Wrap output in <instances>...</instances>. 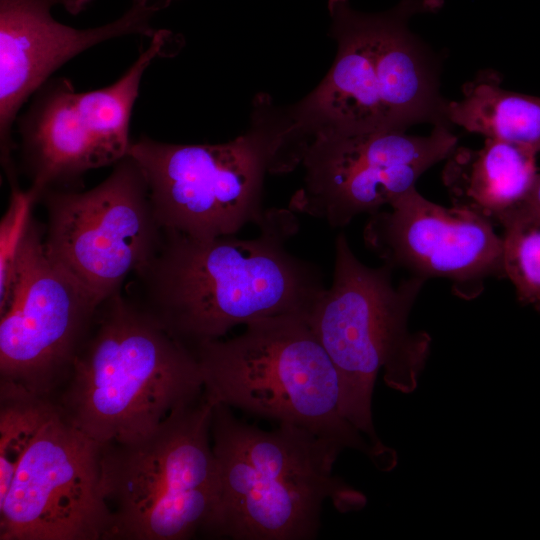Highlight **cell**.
Instances as JSON below:
<instances>
[{"mask_svg": "<svg viewBox=\"0 0 540 540\" xmlns=\"http://www.w3.org/2000/svg\"><path fill=\"white\" fill-rule=\"evenodd\" d=\"M386 264L369 267L344 233L335 239L333 280L306 320L330 356L340 379L341 410L394 467L396 453L378 438L372 396L381 370L385 383L402 393L418 385L431 351V336L412 332L408 321L426 280L414 275L394 283Z\"/></svg>", "mask_w": 540, "mask_h": 540, "instance_id": "obj_5", "label": "cell"}, {"mask_svg": "<svg viewBox=\"0 0 540 540\" xmlns=\"http://www.w3.org/2000/svg\"><path fill=\"white\" fill-rule=\"evenodd\" d=\"M58 408L56 400L0 383V499L42 426Z\"/></svg>", "mask_w": 540, "mask_h": 540, "instance_id": "obj_18", "label": "cell"}, {"mask_svg": "<svg viewBox=\"0 0 540 540\" xmlns=\"http://www.w3.org/2000/svg\"><path fill=\"white\" fill-rule=\"evenodd\" d=\"M172 33L158 29L149 46L114 83L76 91L66 77L48 79L16 120L23 173L37 201L47 189L78 190L90 170L128 155L133 107L150 64L168 51Z\"/></svg>", "mask_w": 540, "mask_h": 540, "instance_id": "obj_9", "label": "cell"}, {"mask_svg": "<svg viewBox=\"0 0 540 540\" xmlns=\"http://www.w3.org/2000/svg\"><path fill=\"white\" fill-rule=\"evenodd\" d=\"M39 201L47 212V253L100 302L120 292L160 247L163 228L130 155L92 189H47Z\"/></svg>", "mask_w": 540, "mask_h": 540, "instance_id": "obj_10", "label": "cell"}, {"mask_svg": "<svg viewBox=\"0 0 540 540\" xmlns=\"http://www.w3.org/2000/svg\"><path fill=\"white\" fill-rule=\"evenodd\" d=\"M500 76L484 70L463 86L459 101H447L449 124L486 138L509 142L540 152V97L508 91Z\"/></svg>", "mask_w": 540, "mask_h": 540, "instance_id": "obj_17", "label": "cell"}, {"mask_svg": "<svg viewBox=\"0 0 540 540\" xmlns=\"http://www.w3.org/2000/svg\"><path fill=\"white\" fill-rule=\"evenodd\" d=\"M36 202L28 189H10L9 204L0 221V311L11 294L21 243Z\"/></svg>", "mask_w": 540, "mask_h": 540, "instance_id": "obj_20", "label": "cell"}, {"mask_svg": "<svg viewBox=\"0 0 540 540\" xmlns=\"http://www.w3.org/2000/svg\"><path fill=\"white\" fill-rule=\"evenodd\" d=\"M457 143L444 124L434 125L427 136L403 130L317 133L302 159L303 183L289 209L332 228L345 227L356 216L381 210L415 187Z\"/></svg>", "mask_w": 540, "mask_h": 540, "instance_id": "obj_12", "label": "cell"}, {"mask_svg": "<svg viewBox=\"0 0 540 540\" xmlns=\"http://www.w3.org/2000/svg\"><path fill=\"white\" fill-rule=\"evenodd\" d=\"M92 0H0V4L36 5L52 8L63 6L69 13L76 15L83 11Z\"/></svg>", "mask_w": 540, "mask_h": 540, "instance_id": "obj_21", "label": "cell"}, {"mask_svg": "<svg viewBox=\"0 0 540 540\" xmlns=\"http://www.w3.org/2000/svg\"><path fill=\"white\" fill-rule=\"evenodd\" d=\"M44 236L32 216L0 311V383L52 398L102 302L47 253Z\"/></svg>", "mask_w": 540, "mask_h": 540, "instance_id": "obj_11", "label": "cell"}, {"mask_svg": "<svg viewBox=\"0 0 540 540\" xmlns=\"http://www.w3.org/2000/svg\"><path fill=\"white\" fill-rule=\"evenodd\" d=\"M292 210H266L250 239H197L163 229L160 247L135 275L143 302L190 350L240 324L279 315L307 317L326 289L320 269L286 249Z\"/></svg>", "mask_w": 540, "mask_h": 540, "instance_id": "obj_1", "label": "cell"}, {"mask_svg": "<svg viewBox=\"0 0 540 540\" xmlns=\"http://www.w3.org/2000/svg\"><path fill=\"white\" fill-rule=\"evenodd\" d=\"M503 270L517 300L540 312V221L516 209L503 217Z\"/></svg>", "mask_w": 540, "mask_h": 540, "instance_id": "obj_19", "label": "cell"}, {"mask_svg": "<svg viewBox=\"0 0 540 540\" xmlns=\"http://www.w3.org/2000/svg\"><path fill=\"white\" fill-rule=\"evenodd\" d=\"M536 158L530 150L486 138L479 149L457 146L446 159L442 181L453 206L498 225L526 200L539 173Z\"/></svg>", "mask_w": 540, "mask_h": 540, "instance_id": "obj_16", "label": "cell"}, {"mask_svg": "<svg viewBox=\"0 0 540 540\" xmlns=\"http://www.w3.org/2000/svg\"><path fill=\"white\" fill-rule=\"evenodd\" d=\"M495 224L470 210L436 204L416 186L399 196L388 210L369 215L366 246L384 264L409 275L443 278L454 295L472 300L489 278H505L502 237Z\"/></svg>", "mask_w": 540, "mask_h": 540, "instance_id": "obj_14", "label": "cell"}, {"mask_svg": "<svg viewBox=\"0 0 540 540\" xmlns=\"http://www.w3.org/2000/svg\"><path fill=\"white\" fill-rule=\"evenodd\" d=\"M156 12L132 4L118 19L77 29L56 21L51 8L0 4V160L11 188L18 187L13 126L24 103L66 62L110 39L151 38Z\"/></svg>", "mask_w": 540, "mask_h": 540, "instance_id": "obj_15", "label": "cell"}, {"mask_svg": "<svg viewBox=\"0 0 540 540\" xmlns=\"http://www.w3.org/2000/svg\"><path fill=\"white\" fill-rule=\"evenodd\" d=\"M213 406L202 392L149 435L101 445L100 491L112 517L106 540L211 534L219 499Z\"/></svg>", "mask_w": 540, "mask_h": 540, "instance_id": "obj_8", "label": "cell"}, {"mask_svg": "<svg viewBox=\"0 0 540 540\" xmlns=\"http://www.w3.org/2000/svg\"><path fill=\"white\" fill-rule=\"evenodd\" d=\"M219 499L211 535L234 540H311L323 505L340 512L366 497L333 472L340 443L281 423L267 431L214 404L211 423Z\"/></svg>", "mask_w": 540, "mask_h": 540, "instance_id": "obj_4", "label": "cell"}, {"mask_svg": "<svg viewBox=\"0 0 540 540\" xmlns=\"http://www.w3.org/2000/svg\"><path fill=\"white\" fill-rule=\"evenodd\" d=\"M245 326L236 337L191 349L209 401L303 428L364 453L380 470H390L343 416L338 372L305 316L266 317Z\"/></svg>", "mask_w": 540, "mask_h": 540, "instance_id": "obj_6", "label": "cell"}, {"mask_svg": "<svg viewBox=\"0 0 540 540\" xmlns=\"http://www.w3.org/2000/svg\"><path fill=\"white\" fill-rule=\"evenodd\" d=\"M518 209L540 221V173L537 174L526 200Z\"/></svg>", "mask_w": 540, "mask_h": 540, "instance_id": "obj_22", "label": "cell"}, {"mask_svg": "<svg viewBox=\"0 0 540 540\" xmlns=\"http://www.w3.org/2000/svg\"><path fill=\"white\" fill-rule=\"evenodd\" d=\"M65 383L60 410L100 445L149 435L203 392L194 353L120 292L97 308Z\"/></svg>", "mask_w": 540, "mask_h": 540, "instance_id": "obj_3", "label": "cell"}, {"mask_svg": "<svg viewBox=\"0 0 540 540\" xmlns=\"http://www.w3.org/2000/svg\"><path fill=\"white\" fill-rule=\"evenodd\" d=\"M179 0H132V4H137L155 12L169 7L172 3Z\"/></svg>", "mask_w": 540, "mask_h": 540, "instance_id": "obj_23", "label": "cell"}, {"mask_svg": "<svg viewBox=\"0 0 540 540\" xmlns=\"http://www.w3.org/2000/svg\"><path fill=\"white\" fill-rule=\"evenodd\" d=\"M294 122L259 94L248 130L219 144H174L142 135L128 151L147 181L159 225L197 239L259 225L266 173L278 174Z\"/></svg>", "mask_w": 540, "mask_h": 540, "instance_id": "obj_7", "label": "cell"}, {"mask_svg": "<svg viewBox=\"0 0 540 540\" xmlns=\"http://www.w3.org/2000/svg\"><path fill=\"white\" fill-rule=\"evenodd\" d=\"M295 125V124H294ZM295 128V127H294ZM293 138V137H292ZM291 145V144H290ZM290 149V148H289ZM288 165H289V155H288ZM288 170H289V166H288Z\"/></svg>", "mask_w": 540, "mask_h": 540, "instance_id": "obj_24", "label": "cell"}, {"mask_svg": "<svg viewBox=\"0 0 540 540\" xmlns=\"http://www.w3.org/2000/svg\"><path fill=\"white\" fill-rule=\"evenodd\" d=\"M100 451L58 406L0 499V540H106L112 517L100 491Z\"/></svg>", "mask_w": 540, "mask_h": 540, "instance_id": "obj_13", "label": "cell"}, {"mask_svg": "<svg viewBox=\"0 0 540 540\" xmlns=\"http://www.w3.org/2000/svg\"><path fill=\"white\" fill-rule=\"evenodd\" d=\"M443 3L401 0L388 11L364 13L349 0H328L337 54L317 88L290 108L299 138L309 144L320 132L449 126L438 61L409 28L413 16Z\"/></svg>", "mask_w": 540, "mask_h": 540, "instance_id": "obj_2", "label": "cell"}]
</instances>
